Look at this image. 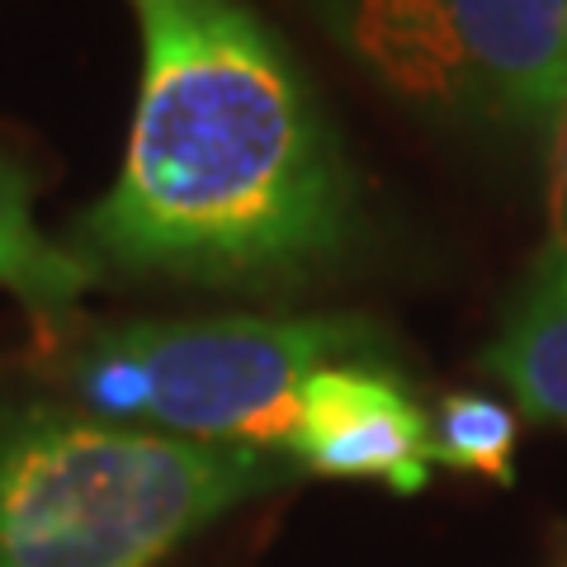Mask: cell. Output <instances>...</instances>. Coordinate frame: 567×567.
Returning <instances> with one entry per match:
<instances>
[{
  "label": "cell",
  "instance_id": "6da1fadb",
  "mask_svg": "<svg viewBox=\"0 0 567 567\" xmlns=\"http://www.w3.org/2000/svg\"><path fill=\"white\" fill-rule=\"evenodd\" d=\"M142 39L123 166L85 208L95 270L289 289L360 233V194L308 76L246 0H128Z\"/></svg>",
  "mask_w": 567,
  "mask_h": 567
},
{
  "label": "cell",
  "instance_id": "7a4b0ae2",
  "mask_svg": "<svg viewBox=\"0 0 567 567\" xmlns=\"http://www.w3.org/2000/svg\"><path fill=\"white\" fill-rule=\"evenodd\" d=\"M293 477V458L0 402V567H156L194 529Z\"/></svg>",
  "mask_w": 567,
  "mask_h": 567
},
{
  "label": "cell",
  "instance_id": "3957f363",
  "mask_svg": "<svg viewBox=\"0 0 567 567\" xmlns=\"http://www.w3.org/2000/svg\"><path fill=\"white\" fill-rule=\"evenodd\" d=\"M383 346L369 317H199L85 331L43 369L104 421L289 458L303 383L327 364H379Z\"/></svg>",
  "mask_w": 567,
  "mask_h": 567
},
{
  "label": "cell",
  "instance_id": "277c9868",
  "mask_svg": "<svg viewBox=\"0 0 567 567\" xmlns=\"http://www.w3.org/2000/svg\"><path fill=\"white\" fill-rule=\"evenodd\" d=\"M312 10L406 110L440 128L502 133L454 0H312Z\"/></svg>",
  "mask_w": 567,
  "mask_h": 567
},
{
  "label": "cell",
  "instance_id": "5b68a950",
  "mask_svg": "<svg viewBox=\"0 0 567 567\" xmlns=\"http://www.w3.org/2000/svg\"><path fill=\"white\" fill-rule=\"evenodd\" d=\"M289 458L322 477H364L412 496L431 483V416L383 364H327L303 383Z\"/></svg>",
  "mask_w": 567,
  "mask_h": 567
},
{
  "label": "cell",
  "instance_id": "8992f818",
  "mask_svg": "<svg viewBox=\"0 0 567 567\" xmlns=\"http://www.w3.org/2000/svg\"><path fill=\"white\" fill-rule=\"evenodd\" d=\"M483 369L529 421L567 425V246H544L511 298Z\"/></svg>",
  "mask_w": 567,
  "mask_h": 567
},
{
  "label": "cell",
  "instance_id": "52a82bcc",
  "mask_svg": "<svg viewBox=\"0 0 567 567\" xmlns=\"http://www.w3.org/2000/svg\"><path fill=\"white\" fill-rule=\"evenodd\" d=\"M100 284L76 246L52 241L33 218V185L14 162H0V289L48 327H62Z\"/></svg>",
  "mask_w": 567,
  "mask_h": 567
},
{
  "label": "cell",
  "instance_id": "ba28073f",
  "mask_svg": "<svg viewBox=\"0 0 567 567\" xmlns=\"http://www.w3.org/2000/svg\"><path fill=\"white\" fill-rule=\"evenodd\" d=\"M516 412L483 393H450L431 421L435 464L454 473H477L492 483L516 477Z\"/></svg>",
  "mask_w": 567,
  "mask_h": 567
},
{
  "label": "cell",
  "instance_id": "9c48e42d",
  "mask_svg": "<svg viewBox=\"0 0 567 567\" xmlns=\"http://www.w3.org/2000/svg\"><path fill=\"white\" fill-rule=\"evenodd\" d=\"M558 567H567V554H563V558H558Z\"/></svg>",
  "mask_w": 567,
  "mask_h": 567
}]
</instances>
